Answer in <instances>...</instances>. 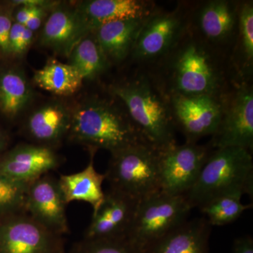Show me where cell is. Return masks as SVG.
<instances>
[{"mask_svg":"<svg viewBox=\"0 0 253 253\" xmlns=\"http://www.w3.org/2000/svg\"><path fill=\"white\" fill-rule=\"evenodd\" d=\"M68 135L89 149L113 153L146 142L128 115L101 100H91L72 111Z\"/></svg>","mask_w":253,"mask_h":253,"instance_id":"1","label":"cell"},{"mask_svg":"<svg viewBox=\"0 0 253 253\" xmlns=\"http://www.w3.org/2000/svg\"><path fill=\"white\" fill-rule=\"evenodd\" d=\"M231 193L253 197V156L243 148H223L210 154L194 185L184 196L193 209Z\"/></svg>","mask_w":253,"mask_h":253,"instance_id":"2","label":"cell"},{"mask_svg":"<svg viewBox=\"0 0 253 253\" xmlns=\"http://www.w3.org/2000/svg\"><path fill=\"white\" fill-rule=\"evenodd\" d=\"M105 175L110 189L139 203L161 191L160 150L142 142L113 153Z\"/></svg>","mask_w":253,"mask_h":253,"instance_id":"3","label":"cell"},{"mask_svg":"<svg viewBox=\"0 0 253 253\" xmlns=\"http://www.w3.org/2000/svg\"><path fill=\"white\" fill-rule=\"evenodd\" d=\"M112 91L126 105L128 116L146 142L159 150L175 144L172 116L148 83L118 84Z\"/></svg>","mask_w":253,"mask_h":253,"instance_id":"4","label":"cell"},{"mask_svg":"<svg viewBox=\"0 0 253 253\" xmlns=\"http://www.w3.org/2000/svg\"><path fill=\"white\" fill-rule=\"evenodd\" d=\"M191 210L184 195L160 191L138 203L126 237L144 253L158 240L188 220Z\"/></svg>","mask_w":253,"mask_h":253,"instance_id":"5","label":"cell"},{"mask_svg":"<svg viewBox=\"0 0 253 253\" xmlns=\"http://www.w3.org/2000/svg\"><path fill=\"white\" fill-rule=\"evenodd\" d=\"M211 153L196 143L174 144L160 150L161 191L174 196L187 193L194 185Z\"/></svg>","mask_w":253,"mask_h":253,"instance_id":"6","label":"cell"},{"mask_svg":"<svg viewBox=\"0 0 253 253\" xmlns=\"http://www.w3.org/2000/svg\"><path fill=\"white\" fill-rule=\"evenodd\" d=\"M0 253H65L62 236L35 220L27 212L0 221Z\"/></svg>","mask_w":253,"mask_h":253,"instance_id":"7","label":"cell"},{"mask_svg":"<svg viewBox=\"0 0 253 253\" xmlns=\"http://www.w3.org/2000/svg\"><path fill=\"white\" fill-rule=\"evenodd\" d=\"M59 179L46 174L28 186L26 212L55 234L62 236L69 231L66 207Z\"/></svg>","mask_w":253,"mask_h":253,"instance_id":"8","label":"cell"},{"mask_svg":"<svg viewBox=\"0 0 253 253\" xmlns=\"http://www.w3.org/2000/svg\"><path fill=\"white\" fill-rule=\"evenodd\" d=\"M176 123L185 134L186 143H195L215 133L224 113L211 95L179 94L173 98Z\"/></svg>","mask_w":253,"mask_h":253,"instance_id":"9","label":"cell"},{"mask_svg":"<svg viewBox=\"0 0 253 253\" xmlns=\"http://www.w3.org/2000/svg\"><path fill=\"white\" fill-rule=\"evenodd\" d=\"M212 146L216 149L239 147L252 151L253 94L250 88L244 86L238 91L213 134Z\"/></svg>","mask_w":253,"mask_h":253,"instance_id":"10","label":"cell"},{"mask_svg":"<svg viewBox=\"0 0 253 253\" xmlns=\"http://www.w3.org/2000/svg\"><path fill=\"white\" fill-rule=\"evenodd\" d=\"M138 203L117 191L105 192L104 202L92 214L84 239H109L127 236Z\"/></svg>","mask_w":253,"mask_h":253,"instance_id":"11","label":"cell"},{"mask_svg":"<svg viewBox=\"0 0 253 253\" xmlns=\"http://www.w3.org/2000/svg\"><path fill=\"white\" fill-rule=\"evenodd\" d=\"M59 163V157L49 146L21 145L0 160V174L31 184L54 170Z\"/></svg>","mask_w":253,"mask_h":253,"instance_id":"12","label":"cell"},{"mask_svg":"<svg viewBox=\"0 0 253 253\" xmlns=\"http://www.w3.org/2000/svg\"><path fill=\"white\" fill-rule=\"evenodd\" d=\"M175 81L179 94L212 96L217 76L204 50L190 44L181 51L176 63Z\"/></svg>","mask_w":253,"mask_h":253,"instance_id":"13","label":"cell"},{"mask_svg":"<svg viewBox=\"0 0 253 253\" xmlns=\"http://www.w3.org/2000/svg\"><path fill=\"white\" fill-rule=\"evenodd\" d=\"M84 36L106 23L131 18H146L149 4L138 0H89L76 7Z\"/></svg>","mask_w":253,"mask_h":253,"instance_id":"14","label":"cell"},{"mask_svg":"<svg viewBox=\"0 0 253 253\" xmlns=\"http://www.w3.org/2000/svg\"><path fill=\"white\" fill-rule=\"evenodd\" d=\"M211 226L206 218L186 220L144 253H208Z\"/></svg>","mask_w":253,"mask_h":253,"instance_id":"15","label":"cell"},{"mask_svg":"<svg viewBox=\"0 0 253 253\" xmlns=\"http://www.w3.org/2000/svg\"><path fill=\"white\" fill-rule=\"evenodd\" d=\"M85 36L76 8L55 6L46 19L40 43L59 54L69 56L75 45Z\"/></svg>","mask_w":253,"mask_h":253,"instance_id":"16","label":"cell"},{"mask_svg":"<svg viewBox=\"0 0 253 253\" xmlns=\"http://www.w3.org/2000/svg\"><path fill=\"white\" fill-rule=\"evenodd\" d=\"M181 26L180 19L175 15L146 18L133 46L136 56L149 59L166 52L179 36Z\"/></svg>","mask_w":253,"mask_h":253,"instance_id":"17","label":"cell"},{"mask_svg":"<svg viewBox=\"0 0 253 253\" xmlns=\"http://www.w3.org/2000/svg\"><path fill=\"white\" fill-rule=\"evenodd\" d=\"M89 150L90 159L87 166L81 172L61 175L59 183L66 204L73 201H84L91 205L92 214H94L104 202L105 192L102 185L106 175L98 172L94 168V158L97 150Z\"/></svg>","mask_w":253,"mask_h":253,"instance_id":"18","label":"cell"},{"mask_svg":"<svg viewBox=\"0 0 253 253\" xmlns=\"http://www.w3.org/2000/svg\"><path fill=\"white\" fill-rule=\"evenodd\" d=\"M72 111L59 103L42 106L31 113L26 123L28 134L43 146L59 142L68 134Z\"/></svg>","mask_w":253,"mask_h":253,"instance_id":"19","label":"cell"},{"mask_svg":"<svg viewBox=\"0 0 253 253\" xmlns=\"http://www.w3.org/2000/svg\"><path fill=\"white\" fill-rule=\"evenodd\" d=\"M146 18L113 21L94 32L98 43L107 59L121 61L126 57L134 46L138 33Z\"/></svg>","mask_w":253,"mask_h":253,"instance_id":"20","label":"cell"},{"mask_svg":"<svg viewBox=\"0 0 253 253\" xmlns=\"http://www.w3.org/2000/svg\"><path fill=\"white\" fill-rule=\"evenodd\" d=\"M84 80L71 66L49 59L35 72L33 81L41 89L59 96H71L81 89Z\"/></svg>","mask_w":253,"mask_h":253,"instance_id":"21","label":"cell"},{"mask_svg":"<svg viewBox=\"0 0 253 253\" xmlns=\"http://www.w3.org/2000/svg\"><path fill=\"white\" fill-rule=\"evenodd\" d=\"M32 96L31 85L22 71L11 68L0 72V111L6 117L18 116Z\"/></svg>","mask_w":253,"mask_h":253,"instance_id":"22","label":"cell"},{"mask_svg":"<svg viewBox=\"0 0 253 253\" xmlns=\"http://www.w3.org/2000/svg\"><path fill=\"white\" fill-rule=\"evenodd\" d=\"M70 63L83 80L93 79L104 72L108 66L105 56L93 33L78 42L69 54Z\"/></svg>","mask_w":253,"mask_h":253,"instance_id":"23","label":"cell"},{"mask_svg":"<svg viewBox=\"0 0 253 253\" xmlns=\"http://www.w3.org/2000/svg\"><path fill=\"white\" fill-rule=\"evenodd\" d=\"M236 22V14L230 3L213 1L203 9L200 23L203 32L211 40H222L230 34Z\"/></svg>","mask_w":253,"mask_h":253,"instance_id":"24","label":"cell"},{"mask_svg":"<svg viewBox=\"0 0 253 253\" xmlns=\"http://www.w3.org/2000/svg\"><path fill=\"white\" fill-rule=\"evenodd\" d=\"M243 194L231 193L219 196L199 208L211 226H224L239 219L252 205L241 203Z\"/></svg>","mask_w":253,"mask_h":253,"instance_id":"25","label":"cell"},{"mask_svg":"<svg viewBox=\"0 0 253 253\" xmlns=\"http://www.w3.org/2000/svg\"><path fill=\"white\" fill-rule=\"evenodd\" d=\"M29 184L0 174V217L26 212Z\"/></svg>","mask_w":253,"mask_h":253,"instance_id":"26","label":"cell"},{"mask_svg":"<svg viewBox=\"0 0 253 253\" xmlns=\"http://www.w3.org/2000/svg\"><path fill=\"white\" fill-rule=\"evenodd\" d=\"M72 253H143L126 236L109 239H84Z\"/></svg>","mask_w":253,"mask_h":253,"instance_id":"27","label":"cell"},{"mask_svg":"<svg viewBox=\"0 0 253 253\" xmlns=\"http://www.w3.org/2000/svg\"><path fill=\"white\" fill-rule=\"evenodd\" d=\"M34 38L33 32L23 25L13 23L9 36V52L22 56L31 45Z\"/></svg>","mask_w":253,"mask_h":253,"instance_id":"28","label":"cell"},{"mask_svg":"<svg viewBox=\"0 0 253 253\" xmlns=\"http://www.w3.org/2000/svg\"><path fill=\"white\" fill-rule=\"evenodd\" d=\"M240 27L243 46L249 60L253 57V7L251 3L244 4L240 13Z\"/></svg>","mask_w":253,"mask_h":253,"instance_id":"29","label":"cell"},{"mask_svg":"<svg viewBox=\"0 0 253 253\" xmlns=\"http://www.w3.org/2000/svg\"><path fill=\"white\" fill-rule=\"evenodd\" d=\"M11 12L7 10L0 11V53L9 54V36L12 27Z\"/></svg>","mask_w":253,"mask_h":253,"instance_id":"30","label":"cell"},{"mask_svg":"<svg viewBox=\"0 0 253 253\" xmlns=\"http://www.w3.org/2000/svg\"><path fill=\"white\" fill-rule=\"evenodd\" d=\"M17 11L15 14L16 23L25 26L26 23L35 14H36L41 9H45L42 7H36V6H18Z\"/></svg>","mask_w":253,"mask_h":253,"instance_id":"31","label":"cell"},{"mask_svg":"<svg viewBox=\"0 0 253 253\" xmlns=\"http://www.w3.org/2000/svg\"><path fill=\"white\" fill-rule=\"evenodd\" d=\"M233 253H253V240L251 236L236 239L233 245Z\"/></svg>","mask_w":253,"mask_h":253,"instance_id":"32","label":"cell"},{"mask_svg":"<svg viewBox=\"0 0 253 253\" xmlns=\"http://www.w3.org/2000/svg\"><path fill=\"white\" fill-rule=\"evenodd\" d=\"M11 4L14 5V6H36V7L49 9L51 6L57 4L54 3V1H44V0H17V1H11Z\"/></svg>","mask_w":253,"mask_h":253,"instance_id":"33","label":"cell"},{"mask_svg":"<svg viewBox=\"0 0 253 253\" xmlns=\"http://www.w3.org/2000/svg\"><path fill=\"white\" fill-rule=\"evenodd\" d=\"M46 9H41L36 14H35L34 16L25 24V26L28 28V29L31 30V31L34 32L38 31V30L41 27L43 20L45 18Z\"/></svg>","mask_w":253,"mask_h":253,"instance_id":"34","label":"cell"},{"mask_svg":"<svg viewBox=\"0 0 253 253\" xmlns=\"http://www.w3.org/2000/svg\"><path fill=\"white\" fill-rule=\"evenodd\" d=\"M5 145H6V138H5L2 132L0 131V153H1V151H3V149H4Z\"/></svg>","mask_w":253,"mask_h":253,"instance_id":"35","label":"cell"}]
</instances>
